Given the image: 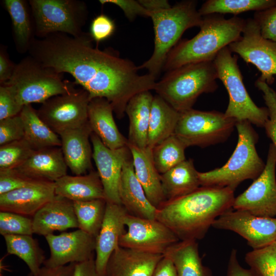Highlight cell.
I'll use <instances>...</instances> for the list:
<instances>
[{
    "label": "cell",
    "instance_id": "35",
    "mask_svg": "<svg viewBox=\"0 0 276 276\" xmlns=\"http://www.w3.org/2000/svg\"><path fill=\"white\" fill-rule=\"evenodd\" d=\"M276 6L275 0H208L198 10L202 16L214 14L239 13L264 10Z\"/></svg>",
    "mask_w": 276,
    "mask_h": 276
},
{
    "label": "cell",
    "instance_id": "13",
    "mask_svg": "<svg viewBox=\"0 0 276 276\" xmlns=\"http://www.w3.org/2000/svg\"><path fill=\"white\" fill-rule=\"evenodd\" d=\"M229 49L240 55L247 63L254 64L260 72L259 80L269 85L276 75V41L264 38L254 18L246 20L240 38L231 43Z\"/></svg>",
    "mask_w": 276,
    "mask_h": 276
},
{
    "label": "cell",
    "instance_id": "18",
    "mask_svg": "<svg viewBox=\"0 0 276 276\" xmlns=\"http://www.w3.org/2000/svg\"><path fill=\"white\" fill-rule=\"evenodd\" d=\"M127 214L121 204L107 202L103 221L96 237L95 262L99 276H106L108 260L120 246V239L126 232L125 219Z\"/></svg>",
    "mask_w": 276,
    "mask_h": 276
},
{
    "label": "cell",
    "instance_id": "33",
    "mask_svg": "<svg viewBox=\"0 0 276 276\" xmlns=\"http://www.w3.org/2000/svg\"><path fill=\"white\" fill-rule=\"evenodd\" d=\"M23 122L24 139L34 150L59 147V135L39 117L31 104L25 105L20 113Z\"/></svg>",
    "mask_w": 276,
    "mask_h": 276
},
{
    "label": "cell",
    "instance_id": "52",
    "mask_svg": "<svg viewBox=\"0 0 276 276\" xmlns=\"http://www.w3.org/2000/svg\"><path fill=\"white\" fill-rule=\"evenodd\" d=\"M152 276H177V274L173 262L164 256L157 265Z\"/></svg>",
    "mask_w": 276,
    "mask_h": 276
},
{
    "label": "cell",
    "instance_id": "23",
    "mask_svg": "<svg viewBox=\"0 0 276 276\" xmlns=\"http://www.w3.org/2000/svg\"><path fill=\"white\" fill-rule=\"evenodd\" d=\"M119 194L121 203L128 214L142 218L156 219L157 208L149 201L135 175L131 154L123 165Z\"/></svg>",
    "mask_w": 276,
    "mask_h": 276
},
{
    "label": "cell",
    "instance_id": "15",
    "mask_svg": "<svg viewBox=\"0 0 276 276\" xmlns=\"http://www.w3.org/2000/svg\"><path fill=\"white\" fill-rule=\"evenodd\" d=\"M212 227L239 234L253 250L276 241L275 218L257 216L246 211H228L217 218Z\"/></svg>",
    "mask_w": 276,
    "mask_h": 276
},
{
    "label": "cell",
    "instance_id": "22",
    "mask_svg": "<svg viewBox=\"0 0 276 276\" xmlns=\"http://www.w3.org/2000/svg\"><path fill=\"white\" fill-rule=\"evenodd\" d=\"M164 255L119 246L109 258L106 276H152Z\"/></svg>",
    "mask_w": 276,
    "mask_h": 276
},
{
    "label": "cell",
    "instance_id": "6",
    "mask_svg": "<svg viewBox=\"0 0 276 276\" xmlns=\"http://www.w3.org/2000/svg\"><path fill=\"white\" fill-rule=\"evenodd\" d=\"M237 144L227 163L220 168L198 172L200 186L228 187L234 190L244 180L256 179L265 164L259 156L256 144L258 136L247 121H237Z\"/></svg>",
    "mask_w": 276,
    "mask_h": 276
},
{
    "label": "cell",
    "instance_id": "16",
    "mask_svg": "<svg viewBox=\"0 0 276 276\" xmlns=\"http://www.w3.org/2000/svg\"><path fill=\"white\" fill-rule=\"evenodd\" d=\"M44 237L50 248V256L43 265L59 267L94 258L96 237L80 229Z\"/></svg>",
    "mask_w": 276,
    "mask_h": 276
},
{
    "label": "cell",
    "instance_id": "3",
    "mask_svg": "<svg viewBox=\"0 0 276 276\" xmlns=\"http://www.w3.org/2000/svg\"><path fill=\"white\" fill-rule=\"evenodd\" d=\"M245 22L236 16L228 19L216 14L203 16L199 32L178 42L168 55L163 70L168 72L189 63L214 61L222 49L240 38Z\"/></svg>",
    "mask_w": 276,
    "mask_h": 276
},
{
    "label": "cell",
    "instance_id": "31",
    "mask_svg": "<svg viewBox=\"0 0 276 276\" xmlns=\"http://www.w3.org/2000/svg\"><path fill=\"white\" fill-rule=\"evenodd\" d=\"M164 256L173 262L177 276H212L202 264L195 240L179 241L168 247Z\"/></svg>",
    "mask_w": 276,
    "mask_h": 276
},
{
    "label": "cell",
    "instance_id": "50",
    "mask_svg": "<svg viewBox=\"0 0 276 276\" xmlns=\"http://www.w3.org/2000/svg\"><path fill=\"white\" fill-rule=\"evenodd\" d=\"M16 64L9 59L6 48L2 46L0 50V84L3 85L11 77Z\"/></svg>",
    "mask_w": 276,
    "mask_h": 276
},
{
    "label": "cell",
    "instance_id": "40",
    "mask_svg": "<svg viewBox=\"0 0 276 276\" xmlns=\"http://www.w3.org/2000/svg\"><path fill=\"white\" fill-rule=\"evenodd\" d=\"M0 234L6 235H32L33 219L15 213L1 211Z\"/></svg>",
    "mask_w": 276,
    "mask_h": 276
},
{
    "label": "cell",
    "instance_id": "27",
    "mask_svg": "<svg viewBox=\"0 0 276 276\" xmlns=\"http://www.w3.org/2000/svg\"><path fill=\"white\" fill-rule=\"evenodd\" d=\"M55 195L73 202L105 199L103 185L97 171L81 175H65L55 182Z\"/></svg>",
    "mask_w": 276,
    "mask_h": 276
},
{
    "label": "cell",
    "instance_id": "25",
    "mask_svg": "<svg viewBox=\"0 0 276 276\" xmlns=\"http://www.w3.org/2000/svg\"><path fill=\"white\" fill-rule=\"evenodd\" d=\"M67 168L61 148L55 147L34 150L16 169L33 179L55 182L67 174Z\"/></svg>",
    "mask_w": 276,
    "mask_h": 276
},
{
    "label": "cell",
    "instance_id": "36",
    "mask_svg": "<svg viewBox=\"0 0 276 276\" xmlns=\"http://www.w3.org/2000/svg\"><path fill=\"white\" fill-rule=\"evenodd\" d=\"M73 203L78 228L96 237L104 217L106 200L96 199Z\"/></svg>",
    "mask_w": 276,
    "mask_h": 276
},
{
    "label": "cell",
    "instance_id": "42",
    "mask_svg": "<svg viewBox=\"0 0 276 276\" xmlns=\"http://www.w3.org/2000/svg\"><path fill=\"white\" fill-rule=\"evenodd\" d=\"M25 131L20 114L0 120V146L24 138Z\"/></svg>",
    "mask_w": 276,
    "mask_h": 276
},
{
    "label": "cell",
    "instance_id": "24",
    "mask_svg": "<svg viewBox=\"0 0 276 276\" xmlns=\"http://www.w3.org/2000/svg\"><path fill=\"white\" fill-rule=\"evenodd\" d=\"M113 110L105 98L91 99L88 106V123L93 133L110 149L128 145V140L120 132L114 120Z\"/></svg>",
    "mask_w": 276,
    "mask_h": 276
},
{
    "label": "cell",
    "instance_id": "14",
    "mask_svg": "<svg viewBox=\"0 0 276 276\" xmlns=\"http://www.w3.org/2000/svg\"><path fill=\"white\" fill-rule=\"evenodd\" d=\"M125 224L127 230L120 239L121 247L164 255L168 247L180 241L169 227L156 219L128 214Z\"/></svg>",
    "mask_w": 276,
    "mask_h": 276
},
{
    "label": "cell",
    "instance_id": "21",
    "mask_svg": "<svg viewBox=\"0 0 276 276\" xmlns=\"http://www.w3.org/2000/svg\"><path fill=\"white\" fill-rule=\"evenodd\" d=\"M92 132L87 122L80 127L59 134L66 164L75 175H83L91 170L93 149L90 141Z\"/></svg>",
    "mask_w": 276,
    "mask_h": 276
},
{
    "label": "cell",
    "instance_id": "30",
    "mask_svg": "<svg viewBox=\"0 0 276 276\" xmlns=\"http://www.w3.org/2000/svg\"><path fill=\"white\" fill-rule=\"evenodd\" d=\"M180 113L163 98L153 97L148 136V146L151 149L174 134Z\"/></svg>",
    "mask_w": 276,
    "mask_h": 276
},
{
    "label": "cell",
    "instance_id": "34",
    "mask_svg": "<svg viewBox=\"0 0 276 276\" xmlns=\"http://www.w3.org/2000/svg\"><path fill=\"white\" fill-rule=\"evenodd\" d=\"M4 238L8 254L22 260L30 272L36 273L43 265L44 252L32 235H6Z\"/></svg>",
    "mask_w": 276,
    "mask_h": 276
},
{
    "label": "cell",
    "instance_id": "48",
    "mask_svg": "<svg viewBox=\"0 0 276 276\" xmlns=\"http://www.w3.org/2000/svg\"><path fill=\"white\" fill-rule=\"evenodd\" d=\"M226 276H261L255 269L245 268L239 263L237 250L233 248L229 257Z\"/></svg>",
    "mask_w": 276,
    "mask_h": 276
},
{
    "label": "cell",
    "instance_id": "37",
    "mask_svg": "<svg viewBox=\"0 0 276 276\" xmlns=\"http://www.w3.org/2000/svg\"><path fill=\"white\" fill-rule=\"evenodd\" d=\"M186 148L173 134L152 149L154 164L158 172L163 174L185 160Z\"/></svg>",
    "mask_w": 276,
    "mask_h": 276
},
{
    "label": "cell",
    "instance_id": "26",
    "mask_svg": "<svg viewBox=\"0 0 276 276\" xmlns=\"http://www.w3.org/2000/svg\"><path fill=\"white\" fill-rule=\"evenodd\" d=\"M133 159L135 175L142 186L150 203L157 208L166 201L160 174L154 164L152 149L148 147L137 148L128 144Z\"/></svg>",
    "mask_w": 276,
    "mask_h": 276
},
{
    "label": "cell",
    "instance_id": "54",
    "mask_svg": "<svg viewBox=\"0 0 276 276\" xmlns=\"http://www.w3.org/2000/svg\"></svg>",
    "mask_w": 276,
    "mask_h": 276
},
{
    "label": "cell",
    "instance_id": "44",
    "mask_svg": "<svg viewBox=\"0 0 276 276\" xmlns=\"http://www.w3.org/2000/svg\"><path fill=\"white\" fill-rule=\"evenodd\" d=\"M254 19L264 38L276 41V6L256 12Z\"/></svg>",
    "mask_w": 276,
    "mask_h": 276
},
{
    "label": "cell",
    "instance_id": "32",
    "mask_svg": "<svg viewBox=\"0 0 276 276\" xmlns=\"http://www.w3.org/2000/svg\"><path fill=\"white\" fill-rule=\"evenodd\" d=\"M4 6L12 21L15 48L18 52H28L34 40V24L29 2L24 0H5Z\"/></svg>",
    "mask_w": 276,
    "mask_h": 276
},
{
    "label": "cell",
    "instance_id": "8",
    "mask_svg": "<svg viewBox=\"0 0 276 276\" xmlns=\"http://www.w3.org/2000/svg\"><path fill=\"white\" fill-rule=\"evenodd\" d=\"M228 47L222 49L214 62L218 79L222 82L229 97L225 114L236 121H247L251 124L264 127L268 120L267 107H258L250 97L243 82L237 62Z\"/></svg>",
    "mask_w": 276,
    "mask_h": 276
},
{
    "label": "cell",
    "instance_id": "43",
    "mask_svg": "<svg viewBox=\"0 0 276 276\" xmlns=\"http://www.w3.org/2000/svg\"><path fill=\"white\" fill-rule=\"evenodd\" d=\"M35 180L16 169L0 170V195L23 187Z\"/></svg>",
    "mask_w": 276,
    "mask_h": 276
},
{
    "label": "cell",
    "instance_id": "17",
    "mask_svg": "<svg viewBox=\"0 0 276 276\" xmlns=\"http://www.w3.org/2000/svg\"><path fill=\"white\" fill-rule=\"evenodd\" d=\"M93 158L101 180L107 202L121 204L119 185L124 162L131 155L127 146L110 149L94 133L90 135Z\"/></svg>",
    "mask_w": 276,
    "mask_h": 276
},
{
    "label": "cell",
    "instance_id": "39",
    "mask_svg": "<svg viewBox=\"0 0 276 276\" xmlns=\"http://www.w3.org/2000/svg\"><path fill=\"white\" fill-rule=\"evenodd\" d=\"M245 260L261 276H276V241L263 248L248 252Z\"/></svg>",
    "mask_w": 276,
    "mask_h": 276
},
{
    "label": "cell",
    "instance_id": "53",
    "mask_svg": "<svg viewBox=\"0 0 276 276\" xmlns=\"http://www.w3.org/2000/svg\"><path fill=\"white\" fill-rule=\"evenodd\" d=\"M140 3L147 10L155 11L171 7L167 0H139Z\"/></svg>",
    "mask_w": 276,
    "mask_h": 276
},
{
    "label": "cell",
    "instance_id": "51",
    "mask_svg": "<svg viewBox=\"0 0 276 276\" xmlns=\"http://www.w3.org/2000/svg\"><path fill=\"white\" fill-rule=\"evenodd\" d=\"M73 276H99L96 270L95 259L75 263Z\"/></svg>",
    "mask_w": 276,
    "mask_h": 276
},
{
    "label": "cell",
    "instance_id": "11",
    "mask_svg": "<svg viewBox=\"0 0 276 276\" xmlns=\"http://www.w3.org/2000/svg\"><path fill=\"white\" fill-rule=\"evenodd\" d=\"M90 99L83 88L75 89L53 97L40 106L39 117L58 135L64 131L80 127L88 122Z\"/></svg>",
    "mask_w": 276,
    "mask_h": 276
},
{
    "label": "cell",
    "instance_id": "2",
    "mask_svg": "<svg viewBox=\"0 0 276 276\" xmlns=\"http://www.w3.org/2000/svg\"><path fill=\"white\" fill-rule=\"evenodd\" d=\"M234 191L228 187L200 186L187 195L165 201L157 208L156 219L180 241L202 239L217 218L233 209Z\"/></svg>",
    "mask_w": 276,
    "mask_h": 276
},
{
    "label": "cell",
    "instance_id": "38",
    "mask_svg": "<svg viewBox=\"0 0 276 276\" xmlns=\"http://www.w3.org/2000/svg\"><path fill=\"white\" fill-rule=\"evenodd\" d=\"M34 150L24 138L0 146V170L17 168Z\"/></svg>",
    "mask_w": 276,
    "mask_h": 276
},
{
    "label": "cell",
    "instance_id": "7",
    "mask_svg": "<svg viewBox=\"0 0 276 276\" xmlns=\"http://www.w3.org/2000/svg\"><path fill=\"white\" fill-rule=\"evenodd\" d=\"M61 76L29 55L16 64L11 78L1 85L6 86L24 106L33 103L42 104L75 88L74 82L63 80Z\"/></svg>",
    "mask_w": 276,
    "mask_h": 276
},
{
    "label": "cell",
    "instance_id": "46",
    "mask_svg": "<svg viewBox=\"0 0 276 276\" xmlns=\"http://www.w3.org/2000/svg\"><path fill=\"white\" fill-rule=\"evenodd\" d=\"M24 106L4 85L0 86V120L20 114Z\"/></svg>",
    "mask_w": 276,
    "mask_h": 276
},
{
    "label": "cell",
    "instance_id": "49",
    "mask_svg": "<svg viewBox=\"0 0 276 276\" xmlns=\"http://www.w3.org/2000/svg\"><path fill=\"white\" fill-rule=\"evenodd\" d=\"M75 263L52 267L43 265L35 273L29 272L27 276H73Z\"/></svg>",
    "mask_w": 276,
    "mask_h": 276
},
{
    "label": "cell",
    "instance_id": "10",
    "mask_svg": "<svg viewBox=\"0 0 276 276\" xmlns=\"http://www.w3.org/2000/svg\"><path fill=\"white\" fill-rule=\"evenodd\" d=\"M236 121L224 113L191 108L180 113L174 134L187 147H205L225 142Z\"/></svg>",
    "mask_w": 276,
    "mask_h": 276
},
{
    "label": "cell",
    "instance_id": "41",
    "mask_svg": "<svg viewBox=\"0 0 276 276\" xmlns=\"http://www.w3.org/2000/svg\"><path fill=\"white\" fill-rule=\"evenodd\" d=\"M255 86L263 93L269 113L268 120L264 127L276 149V91L265 82L259 79L256 80Z\"/></svg>",
    "mask_w": 276,
    "mask_h": 276
},
{
    "label": "cell",
    "instance_id": "12",
    "mask_svg": "<svg viewBox=\"0 0 276 276\" xmlns=\"http://www.w3.org/2000/svg\"><path fill=\"white\" fill-rule=\"evenodd\" d=\"M276 149L269 145L262 173L242 193L235 198L233 209L263 217L276 216Z\"/></svg>",
    "mask_w": 276,
    "mask_h": 276
},
{
    "label": "cell",
    "instance_id": "20",
    "mask_svg": "<svg viewBox=\"0 0 276 276\" xmlns=\"http://www.w3.org/2000/svg\"><path fill=\"white\" fill-rule=\"evenodd\" d=\"M34 234L44 237L55 231L78 228L73 201L56 195L33 216Z\"/></svg>",
    "mask_w": 276,
    "mask_h": 276
},
{
    "label": "cell",
    "instance_id": "19",
    "mask_svg": "<svg viewBox=\"0 0 276 276\" xmlns=\"http://www.w3.org/2000/svg\"><path fill=\"white\" fill-rule=\"evenodd\" d=\"M55 196L54 182L35 180L0 195V211L33 216Z\"/></svg>",
    "mask_w": 276,
    "mask_h": 276
},
{
    "label": "cell",
    "instance_id": "29",
    "mask_svg": "<svg viewBox=\"0 0 276 276\" xmlns=\"http://www.w3.org/2000/svg\"><path fill=\"white\" fill-rule=\"evenodd\" d=\"M198 171L191 159H186L160 174L163 193L166 201L187 195L200 187Z\"/></svg>",
    "mask_w": 276,
    "mask_h": 276
},
{
    "label": "cell",
    "instance_id": "45",
    "mask_svg": "<svg viewBox=\"0 0 276 276\" xmlns=\"http://www.w3.org/2000/svg\"><path fill=\"white\" fill-rule=\"evenodd\" d=\"M116 26L114 21L105 14L95 17L90 27V34L97 43L110 37L114 33Z\"/></svg>",
    "mask_w": 276,
    "mask_h": 276
},
{
    "label": "cell",
    "instance_id": "28",
    "mask_svg": "<svg viewBox=\"0 0 276 276\" xmlns=\"http://www.w3.org/2000/svg\"><path fill=\"white\" fill-rule=\"evenodd\" d=\"M153 96L150 90L133 96L127 104L129 119L128 144L140 148L148 146L150 116Z\"/></svg>",
    "mask_w": 276,
    "mask_h": 276
},
{
    "label": "cell",
    "instance_id": "5",
    "mask_svg": "<svg viewBox=\"0 0 276 276\" xmlns=\"http://www.w3.org/2000/svg\"><path fill=\"white\" fill-rule=\"evenodd\" d=\"M154 32V47L150 58L139 66L156 78L163 70L168 55L188 29L199 27L203 16L195 1H185L170 8L151 11Z\"/></svg>",
    "mask_w": 276,
    "mask_h": 276
},
{
    "label": "cell",
    "instance_id": "47",
    "mask_svg": "<svg viewBox=\"0 0 276 276\" xmlns=\"http://www.w3.org/2000/svg\"><path fill=\"white\" fill-rule=\"evenodd\" d=\"M99 2L102 5L109 3L118 6L130 20H133L137 16L150 17L151 11L146 9L139 1L100 0Z\"/></svg>",
    "mask_w": 276,
    "mask_h": 276
},
{
    "label": "cell",
    "instance_id": "1",
    "mask_svg": "<svg viewBox=\"0 0 276 276\" xmlns=\"http://www.w3.org/2000/svg\"><path fill=\"white\" fill-rule=\"evenodd\" d=\"M94 41L89 33L83 32L77 37L56 33L35 38L28 53L42 65L71 75L90 100L106 99L121 119L133 96L154 89L156 78L139 74V66L131 61L109 49L94 47Z\"/></svg>",
    "mask_w": 276,
    "mask_h": 276
},
{
    "label": "cell",
    "instance_id": "4",
    "mask_svg": "<svg viewBox=\"0 0 276 276\" xmlns=\"http://www.w3.org/2000/svg\"><path fill=\"white\" fill-rule=\"evenodd\" d=\"M217 79L214 61L189 63L166 72L153 90L181 113L192 108L201 94L214 92Z\"/></svg>",
    "mask_w": 276,
    "mask_h": 276
},
{
    "label": "cell",
    "instance_id": "9",
    "mask_svg": "<svg viewBox=\"0 0 276 276\" xmlns=\"http://www.w3.org/2000/svg\"><path fill=\"white\" fill-rule=\"evenodd\" d=\"M35 36L44 38L62 33L73 37L80 35L87 19L84 2L78 0H30Z\"/></svg>",
    "mask_w": 276,
    "mask_h": 276
}]
</instances>
